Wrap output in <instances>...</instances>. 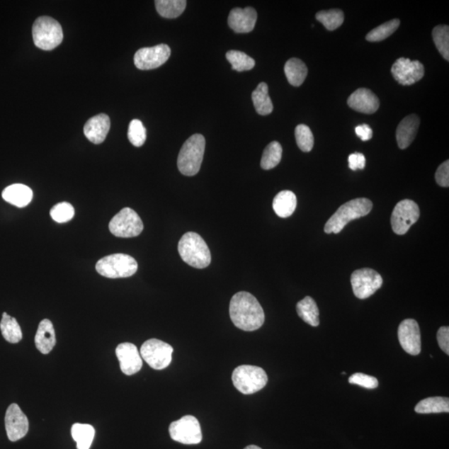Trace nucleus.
<instances>
[{
  "instance_id": "nucleus-17",
  "label": "nucleus",
  "mask_w": 449,
  "mask_h": 449,
  "mask_svg": "<svg viewBox=\"0 0 449 449\" xmlns=\"http://www.w3.org/2000/svg\"><path fill=\"white\" fill-rule=\"evenodd\" d=\"M116 355L123 374L135 375L142 369V359L140 352L133 343H120L116 348Z\"/></svg>"
},
{
  "instance_id": "nucleus-30",
  "label": "nucleus",
  "mask_w": 449,
  "mask_h": 449,
  "mask_svg": "<svg viewBox=\"0 0 449 449\" xmlns=\"http://www.w3.org/2000/svg\"><path fill=\"white\" fill-rule=\"evenodd\" d=\"M0 329L2 336L6 340L11 343L20 342L23 338V334L20 324L16 319L11 317L6 312H4L1 322H0Z\"/></svg>"
},
{
  "instance_id": "nucleus-2",
  "label": "nucleus",
  "mask_w": 449,
  "mask_h": 449,
  "mask_svg": "<svg viewBox=\"0 0 449 449\" xmlns=\"http://www.w3.org/2000/svg\"><path fill=\"white\" fill-rule=\"evenodd\" d=\"M178 252L181 259L194 268L203 269L211 264L209 247L198 233H186L178 243Z\"/></svg>"
},
{
  "instance_id": "nucleus-22",
  "label": "nucleus",
  "mask_w": 449,
  "mask_h": 449,
  "mask_svg": "<svg viewBox=\"0 0 449 449\" xmlns=\"http://www.w3.org/2000/svg\"><path fill=\"white\" fill-rule=\"evenodd\" d=\"M55 345L56 336L54 326L50 319H42L35 336L36 348L44 355H47Z\"/></svg>"
},
{
  "instance_id": "nucleus-6",
  "label": "nucleus",
  "mask_w": 449,
  "mask_h": 449,
  "mask_svg": "<svg viewBox=\"0 0 449 449\" xmlns=\"http://www.w3.org/2000/svg\"><path fill=\"white\" fill-rule=\"evenodd\" d=\"M137 268V262L135 258L126 254L105 256L96 264L98 274L110 279L127 278L135 275Z\"/></svg>"
},
{
  "instance_id": "nucleus-41",
  "label": "nucleus",
  "mask_w": 449,
  "mask_h": 449,
  "mask_svg": "<svg viewBox=\"0 0 449 449\" xmlns=\"http://www.w3.org/2000/svg\"><path fill=\"white\" fill-rule=\"evenodd\" d=\"M437 183L443 188L449 186V161H444L438 166L436 174Z\"/></svg>"
},
{
  "instance_id": "nucleus-4",
  "label": "nucleus",
  "mask_w": 449,
  "mask_h": 449,
  "mask_svg": "<svg viewBox=\"0 0 449 449\" xmlns=\"http://www.w3.org/2000/svg\"><path fill=\"white\" fill-rule=\"evenodd\" d=\"M205 140L202 135H194L181 148L178 167L181 174L188 176L199 173L205 154Z\"/></svg>"
},
{
  "instance_id": "nucleus-14",
  "label": "nucleus",
  "mask_w": 449,
  "mask_h": 449,
  "mask_svg": "<svg viewBox=\"0 0 449 449\" xmlns=\"http://www.w3.org/2000/svg\"><path fill=\"white\" fill-rule=\"evenodd\" d=\"M391 73L399 84L409 86L423 79L424 67L419 61L400 58L392 66Z\"/></svg>"
},
{
  "instance_id": "nucleus-26",
  "label": "nucleus",
  "mask_w": 449,
  "mask_h": 449,
  "mask_svg": "<svg viewBox=\"0 0 449 449\" xmlns=\"http://www.w3.org/2000/svg\"><path fill=\"white\" fill-rule=\"evenodd\" d=\"M285 74L291 85L299 87L307 79L308 69L302 60L293 58L286 62Z\"/></svg>"
},
{
  "instance_id": "nucleus-42",
  "label": "nucleus",
  "mask_w": 449,
  "mask_h": 449,
  "mask_svg": "<svg viewBox=\"0 0 449 449\" xmlns=\"http://www.w3.org/2000/svg\"><path fill=\"white\" fill-rule=\"evenodd\" d=\"M437 340L439 347L441 350L449 355V328L448 326H443L438 329L437 334Z\"/></svg>"
},
{
  "instance_id": "nucleus-44",
  "label": "nucleus",
  "mask_w": 449,
  "mask_h": 449,
  "mask_svg": "<svg viewBox=\"0 0 449 449\" xmlns=\"http://www.w3.org/2000/svg\"><path fill=\"white\" fill-rule=\"evenodd\" d=\"M356 133L362 141H369L373 137V130L367 124H363L356 127Z\"/></svg>"
},
{
  "instance_id": "nucleus-36",
  "label": "nucleus",
  "mask_w": 449,
  "mask_h": 449,
  "mask_svg": "<svg viewBox=\"0 0 449 449\" xmlns=\"http://www.w3.org/2000/svg\"><path fill=\"white\" fill-rule=\"evenodd\" d=\"M433 39L437 49L447 61L449 60V28L438 25L433 28Z\"/></svg>"
},
{
  "instance_id": "nucleus-37",
  "label": "nucleus",
  "mask_w": 449,
  "mask_h": 449,
  "mask_svg": "<svg viewBox=\"0 0 449 449\" xmlns=\"http://www.w3.org/2000/svg\"><path fill=\"white\" fill-rule=\"evenodd\" d=\"M295 135L296 142H297L300 150L305 152H309L312 150L314 136L308 126L305 125V124H300L295 128Z\"/></svg>"
},
{
  "instance_id": "nucleus-39",
  "label": "nucleus",
  "mask_w": 449,
  "mask_h": 449,
  "mask_svg": "<svg viewBox=\"0 0 449 449\" xmlns=\"http://www.w3.org/2000/svg\"><path fill=\"white\" fill-rule=\"evenodd\" d=\"M74 208L68 203H60L52 207L50 216L58 223H65L71 221L74 217Z\"/></svg>"
},
{
  "instance_id": "nucleus-16",
  "label": "nucleus",
  "mask_w": 449,
  "mask_h": 449,
  "mask_svg": "<svg viewBox=\"0 0 449 449\" xmlns=\"http://www.w3.org/2000/svg\"><path fill=\"white\" fill-rule=\"evenodd\" d=\"M30 428L28 419L16 404L8 406L6 414V428L9 441L16 442L26 436Z\"/></svg>"
},
{
  "instance_id": "nucleus-8",
  "label": "nucleus",
  "mask_w": 449,
  "mask_h": 449,
  "mask_svg": "<svg viewBox=\"0 0 449 449\" xmlns=\"http://www.w3.org/2000/svg\"><path fill=\"white\" fill-rule=\"evenodd\" d=\"M174 348L169 343L151 339L141 347L140 355L152 369L161 370L166 369L173 360Z\"/></svg>"
},
{
  "instance_id": "nucleus-12",
  "label": "nucleus",
  "mask_w": 449,
  "mask_h": 449,
  "mask_svg": "<svg viewBox=\"0 0 449 449\" xmlns=\"http://www.w3.org/2000/svg\"><path fill=\"white\" fill-rule=\"evenodd\" d=\"M383 285V279L378 272L370 268L356 270L351 275L353 292L357 298L370 297Z\"/></svg>"
},
{
  "instance_id": "nucleus-15",
  "label": "nucleus",
  "mask_w": 449,
  "mask_h": 449,
  "mask_svg": "<svg viewBox=\"0 0 449 449\" xmlns=\"http://www.w3.org/2000/svg\"><path fill=\"white\" fill-rule=\"evenodd\" d=\"M399 341L406 353L418 356L421 352V336L419 324L415 319H406L398 329Z\"/></svg>"
},
{
  "instance_id": "nucleus-19",
  "label": "nucleus",
  "mask_w": 449,
  "mask_h": 449,
  "mask_svg": "<svg viewBox=\"0 0 449 449\" xmlns=\"http://www.w3.org/2000/svg\"><path fill=\"white\" fill-rule=\"evenodd\" d=\"M348 105L357 112L366 114L375 113L380 108V100L368 89H359L348 98Z\"/></svg>"
},
{
  "instance_id": "nucleus-23",
  "label": "nucleus",
  "mask_w": 449,
  "mask_h": 449,
  "mask_svg": "<svg viewBox=\"0 0 449 449\" xmlns=\"http://www.w3.org/2000/svg\"><path fill=\"white\" fill-rule=\"evenodd\" d=\"M2 197L6 202L22 208L31 203L33 191L23 184H13L3 191Z\"/></svg>"
},
{
  "instance_id": "nucleus-29",
  "label": "nucleus",
  "mask_w": 449,
  "mask_h": 449,
  "mask_svg": "<svg viewBox=\"0 0 449 449\" xmlns=\"http://www.w3.org/2000/svg\"><path fill=\"white\" fill-rule=\"evenodd\" d=\"M72 437L78 449H89L95 436V429L90 424H74L71 428Z\"/></svg>"
},
{
  "instance_id": "nucleus-45",
  "label": "nucleus",
  "mask_w": 449,
  "mask_h": 449,
  "mask_svg": "<svg viewBox=\"0 0 449 449\" xmlns=\"http://www.w3.org/2000/svg\"><path fill=\"white\" fill-rule=\"evenodd\" d=\"M245 449H262V448L256 445H249V446H247Z\"/></svg>"
},
{
  "instance_id": "nucleus-40",
  "label": "nucleus",
  "mask_w": 449,
  "mask_h": 449,
  "mask_svg": "<svg viewBox=\"0 0 449 449\" xmlns=\"http://www.w3.org/2000/svg\"><path fill=\"white\" fill-rule=\"evenodd\" d=\"M348 383L364 387V388L369 390L376 389L379 386V381L375 377L362 374V373H356V374L351 375L348 379Z\"/></svg>"
},
{
  "instance_id": "nucleus-38",
  "label": "nucleus",
  "mask_w": 449,
  "mask_h": 449,
  "mask_svg": "<svg viewBox=\"0 0 449 449\" xmlns=\"http://www.w3.org/2000/svg\"><path fill=\"white\" fill-rule=\"evenodd\" d=\"M127 137L133 146L140 147L144 144L147 140V131L140 120L133 119L129 124Z\"/></svg>"
},
{
  "instance_id": "nucleus-21",
  "label": "nucleus",
  "mask_w": 449,
  "mask_h": 449,
  "mask_svg": "<svg viewBox=\"0 0 449 449\" xmlns=\"http://www.w3.org/2000/svg\"><path fill=\"white\" fill-rule=\"evenodd\" d=\"M420 119L415 114H411L400 122L396 131V140L400 149L409 147L417 135Z\"/></svg>"
},
{
  "instance_id": "nucleus-9",
  "label": "nucleus",
  "mask_w": 449,
  "mask_h": 449,
  "mask_svg": "<svg viewBox=\"0 0 449 449\" xmlns=\"http://www.w3.org/2000/svg\"><path fill=\"white\" fill-rule=\"evenodd\" d=\"M143 223L138 214L131 208H123L109 222V230L113 235L121 238L140 236L143 231Z\"/></svg>"
},
{
  "instance_id": "nucleus-25",
  "label": "nucleus",
  "mask_w": 449,
  "mask_h": 449,
  "mask_svg": "<svg viewBox=\"0 0 449 449\" xmlns=\"http://www.w3.org/2000/svg\"><path fill=\"white\" fill-rule=\"evenodd\" d=\"M256 111L261 116L269 115L273 111V103L269 96L268 85L261 83L251 95Z\"/></svg>"
},
{
  "instance_id": "nucleus-34",
  "label": "nucleus",
  "mask_w": 449,
  "mask_h": 449,
  "mask_svg": "<svg viewBox=\"0 0 449 449\" xmlns=\"http://www.w3.org/2000/svg\"><path fill=\"white\" fill-rule=\"evenodd\" d=\"M227 59L230 62L232 69L238 72L249 71L254 68L256 62L245 52L230 50L227 52Z\"/></svg>"
},
{
  "instance_id": "nucleus-32",
  "label": "nucleus",
  "mask_w": 449,
  "mask_h": 449,
  "mask_svg": "<svg viewBox=\"0 0 449 449\" xmlns=\"http://www.w3.org/2000/svg\"><path fill=\"white\" fill-rule=\"evenodd\" d=\"M283 157V147L278 142H272L265 148L261 166L262 169L271 170L278 165Z\"/></svg>"
},
{
  "instance_id": "nucleus-3",
  "label": "nucleus",
  "mask_w": 449,
  "mask_h": 449,
  "mask_svg": "<svg viewBox=\"0 0 449 449\" xmlns=\"http://www.w3.org/2000/svg\"><path fill=\"white\" fill-rule=\"evenodd\" d=\"M373 203L367 198H356L343 204L336 213L328 220L324 226L327 234L340 233L346 224L353 220L367 216L371 212Z\"/></svg>"
},
{
  "instance_id": "nucleus-13",
  "label": "nucleus",
  "mask_w": 449,
  "mask_h": 449,
  "mask_svg": "<svg viewBox=\"0 0 449 449\" xmlns=\"http://www.w3.org/2000/svg\"><path fill=\"white\" fill-rule=\"evenodd\" d=\"M170 55V47L165 44L143 47L137 51L135 55V64L140 70L155 69L164 64Z\"/></svg>"
},
{
  "instance_id": "nucleus-10",
  "label": "nucleus",
  "mask_w": 449,
  "mask_h": 449,
  "mask_svg": "<svg viewBox=\"0 0 449 449\" xmlns=\"http://www.w3.org/2000/svg\"><path fill=\"white\" fill-rule=\"evenodd\" d=\"M169 433L171 439L186 445L198 444L203 441L202 429L198 419L192 415L186 416L170 424Z\"/></svg>"
},
{
  "instance_id": "nucleus-27",
  "label": "nucleus",
  "mask_w": 449,
  "mask_h": 449,
  "mask_svg": "<svg viewBox=\"0 0 449 449\" xmlns=\"http://www.w3.org/2000/svg\"><path fill=\"white\" fill-rule=\"evenodd\" d=\"M296 310L300 318L305 323L313 327H317L319 324V312L317 302L309 296H307L300 300L296 305Z\"/></svg>"
},
{
  "instance_id": "nucleus-33",
  "label": "nucleus",
  "mask_w": 449,
  "mask_h": 449,
  "mask_svg": "<svg viewBox=\"0 0 449 449\" xmlns=\"http://www.w3.org/2000/svg\"><path fill=\"white\" fill-rule=\"evenodd\" d=\"M317 20L329 31L336 30L341 27L345 20V14L341 9H329L317 13Z\"/></svg>"
},
{
  "instance_id": "nucleus-18",
  "label": "nucleus",
  "mask_w": 449,
  "mask_h": 449,
  "mask_svg": "<svg viewBox=\"0 0 449 449\" xmlns=\"http://www.w3.org/2000/svg\"><path fill=\"white\" fill-rule=\"evenodd\" d=\"M257 21L255 8H233L229 14L228 25L232 30L238 33H250L254 30Z\"/></svg>"
},
{
  "instance_id": "nucleus-5",
  "label": "nucleus",
  "mask_w": 449,
  "mask_h": 449,
  "mask_svg": "<svg viewBox=\"0 0 449 449\" xmlns=\"http://www.w3.org/2000/svg\"><path fill=\"white\" fill-rule=\"evenodd\" d=\"M33 39L35 46L42 50H55L64 40L63 28L55 18L40 17L33 25Z\"/></svg>"
},
{
  "instance_id": "nucleus-31",
  "label": "nucleus",
  "mask_w": 449,
  "mask_h": 449,
  "mask_svg": "<svg viewBox=\"0 0 449 449\" xmlns=\"http://www.w3.org/2000/svg\"><path fill=\"white\" fill-rule=\"evenodd\" d=\"M157 13L166 18H176L181 16L186 7V0H157Z\"/></svg>"
},
{
  "instance_id": "nucleus-11",
  "label": "nucleus",
  "mask_w": 449,
  "mask_h": 449,
  "mask_svg": "<svg viewBox=\"0 0 449 449\" xmlns=\"http://www.w3.org/2000/svg\"><path fill=\"white\" fill-rule=\"evenodd\" d=\"M420 216L419 205L412 200H401L395 205L391 216V226L394 233L404 235Z\"/></svg>"
},
{
  "instance_id": "nucleus-35",
  "label": "nucleus",
  "mask_w": 449,
  "mask_h": 449,
  "mask_svg": "<svg viewBox=\"0 0 449 449\" xmlns=\"http://www.w3.org/2000/svg\"><path fill=\"white\" fill-rule=\"evenodd\" d=\"M400 25V21L398 18H394L389 22L383 23L374 28L366 35V40L369 42L383 41L389 38L398 30Z\"/></svg>"
},
{
  "instance_id": "nucleus-28",
  "label": "nucleus",
  "mask_w": 449,
  "mask_h": 449,
  "mask_svg": "<svg viewBox=\"0 0 449 449\" xmlns=\"http://www.w3.org/2000/svg\"><path fill=\"white\" fill-rule=\"evenodd\" d=\"M414 411L422 414L449 413V399L445 397L424 399L415 406Z\"/></svg>"
},
{
  "instance_id": "nucleus-1",
  "label": "nucleus",
  "mask_w": 449,
  "mask_h": 449,
  "mask_svg": "<svg viewBox=\"0 0 449 449\" xmlns=\"http://www.w3.org/2000/svg\"><path fill=\"white\" fill-rule=\"evenodd\" d=\"M230 317L233 324L245 331H255L265 322L263 308L254 295L246 291L234 295L230 303Z\"/></svg>"
},
{
  "instance_id": "nucleus-7",
  "label": "nucleus",
  "mask_w": 449,
  "mask_h": 449,
  "mask_svg": "<svg viewBox=\"0 0 449 449\" xmlns=\"http://www.w3.org/2000/svg\"><path fill=\"white\" fill-rule=\"evenodd\" d=\"M232 382L241 393L252 394L265 388L268 376L261 367L241 365L233 371Z\"/></svg>"
},
{
  "instance_id": "nucleus-43",
  "label": "nucleus",
  "mask_w": 449,
  "mask_h": 449,
  "mask_svg": "<svg viewBox=\"0 0 449 449\" xmlns=\"http://www.w3.org/2000/svg\"><path fill=\"white\" fill-rule=\"evenodd\" d=\"M348 167L353 171L364 169L366 164L365 157L359 152L348 156Z\"/></svg>"
},
{
  "instance_id": "nucleus-24",
  "label": "nucleus",
  "mask_w": 449,
  "mask_h": 449,
  "mask_svg": "<svg viewBox=\"0 0 449 449\" xmlns=\"http://www.w3.org/2000/svg\"><path fill=\"white\" fill-rule=\"evenodd\" d=\"M297 205L296 195L291 191H283L277 194L273 200L274 211L277 216L281 218H288L295 211Z\"/></svg>"
},
{
  "instance_id": "nucleus-20",
  "label": "nucleus",
  "mask_w": 449,
  "mask_h": 449,
  "mask_svg": "<svg viewBox=\"0 0 449 449\" xmlns=\"http://www.w3.org/2000/svg\"><path fill=\"white\" fill-rule=\"evenodd\" d=\"M111 127L110 118L106 114H98L90 118L86 123L84 132L86 137L94 144H100L106 140L108 133Z\"/></svg>"
}]
</instances>
